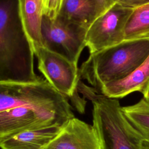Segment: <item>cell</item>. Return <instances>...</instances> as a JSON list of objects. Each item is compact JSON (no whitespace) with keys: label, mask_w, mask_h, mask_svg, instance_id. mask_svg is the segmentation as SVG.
<instances>
[{"label":"cell","mask_w":149,"mask_h":149,"mask_svg":"<svg viewBox=\"0 0 149 149\" xmlns=\"http://www.w3.org/2000/svg\"><path fill=\"white\" fill-rule=\"evenodd\" d=\"M63 125L24 130L0 141V148L1 149H46L59 133Z\"/></svg>","instance_id":"cell-10"},{"label":"cell","mask_w":149,"mask_h":149,"mask_svg":"<svg viewBox=\"0 0 149 149\" xmlns=\"http://www.w3.org/2000/svg\"><path fill=\"white\" fill-rule=\"evenodd\" d=\"M141 149H149V141L143 140L141 142Z\"/></svg>","instance_id":"cell-19"},{"label":"cell","mask_w":149,"mask_h":149,"mask_svg":"<svg viewBox=\"0 0 149 149\" xmlns=\"http://www.w3.org/2000/svg\"><path fill=\"white\" fill-rule=\"evenodd\" d=\"M122 111L144 140L149 141V101L143 98L133 105L122 107Z\"/></svg>","instance_id":"cell-14"},{"label":"cell","mask_w":149,"mask_h":149,"mask_svg":"<svg viewBox=\"0 0 149 149\" xmlns=\"http://www.w3.org/2000/svg\"><path fill=\"white\" fill-rule=\"evenodd\" d=\"M38 69L45 80L58 93L72 99L77 93L79 69L74 63L42 45L35 46Z\"/></svg>","instance_id":"cell-7"},{"label":"cell","mask_w":149,"mask_h":149,"mask_svg":"<svg viewBox=\"0 0 149 149\" xmlns=\"http://www.w3.org/2000/svg\"><path fill=\"white\" fill-rule=\"evenodd\" d=\"M143 95V98H144L146 100L149 101V83L147 86L146 88L144 90V91L142 93Z\"/></svg>","instance_id":"cell-18"},{"label":"cell","mask_w":149,"mask_h":149,"mask_svg":"<svg viewBox=\"0 0 149 149\" xmlns=\"http://www.w3.org/2000/svg\"><path fill=\"white\" fill-rule=\"evenodd\" d=\"M133 8L116 2L99 16L87 31L86 47L90 54L124 41L126 23Z\"/></svg>","instance_id":"cell-6"},{"label":"cell","mask_w":149,"mask_h":149,"mask_svg":"<svg viewBox=\"0 0 149 149\" xmlns=\"http://www.w3.org/2000/svg\"><path fill=\"white\" fill-rule=\"evenodd\" d=\"M22 22L33 48L42 45L41 26L44 16V0H18Z\"/></svg>","instance_id":"cell-12"},{"label":"cell","mask_w":149,"mask_h":149,"mask_svg":"<svg viewBox=\"0 0 149 149\" xmlns=\"http://www.w3.org/2000/svg\"><path fill=\"white\" fill-rule=\"evenodd\" d=\"M148 55L149 38L125 40L90 54L79 68L80 79L98 91L104 85L129 76Z\"/></svg>","instance_id":"cell-3"},{"label":"cell","mask_w":149,"mask_h":149,"mask_svg":"<svg viewBox=\"0 0 149 149\" xmlns=\"http://www.w3.org/2000/svg\"><path fill=\"white\" fill-rule=\"evenodd\" d=\"M99 4L102 13L118 2V0H96Z\"/></svg>","instance_id":"cell-17"},{"label":"cell","mask_w":149,"mask_h":149,"mask_svg":"<svg viewBox=\"0 0 149 149\" xmlns=\"http://www.w3.org/2000/svg\"><path fill=\"white\" fill-rule=\"evenodd\" d=\"M73 117L68 98L45 79L0 82V141L24 130L62 126Z\"/></svg>","instance_id":"cell-1"},{"label":"cell","mask_w":149,"mask_h":149,"mask_svg":"<svg viewBox=\"0 0 149 149\" xmlns=\"http://www.w3.org/2000/svg\"><path fill=\"white\" fill-rule=\"evenodd\" d=\"M34 55L18 0H0V82L30 83L41 80L34 71Z\"/></svg>","instance_id":"cell-2"},{"label":"cell","mask_w":149,"mask_h":149,"mask_svg":"<svg viewBox=\"0 0 149 149\" xmlns=\"http://www.w3.org/2000/svg\"><path fill=\"white\" fill-rule=\"evenodd\" d=\"M46 149H101L93 125L75 118L70 119Z\"/></svg>","instance_id":"cell-8"},{"label":"cell","mask_w":149,"mask_h":149,"mask_svg":"<svg viewBox=\"0 0 149 149\" xmlns=\"http://www.w3.org/2000/svg\"><path fill=\"white\" fill-rule=\"evenodd\" d=\"M149 38V3L136 8L126 23L125 39Z\"/></svg>","instance_id":"cell-13"},{"label":"cell","mask_w":149,"mask_h":149,"mask_svg":"<svg viewBox=\"0 0 149 149\" xmlns=\"http://www.w3.org/2000/svg\"><path fill=\"white\" fill-rule=\"evenodd\" d=\"M87 31L60 16L52 19L44 15L41 26L42 46L77 64L86 47Z\"/></svg>","instance_id":"cell-5"},{"label":"cell","mask_w":149,"mask_h":149,"mask_svg":"<svg viewBox=\"0 0 149 149\" xmlns=\"http://www.w3.org/2000/svg\"><path fill=\"white\" fill-rule=\"evenodd\" d=\"M149 83V55L132 73L125 78L107 83L97 91L112 98H123L139 91L142 93Z\"/></svg>","instance_id":"cell-9"},{"label":"cell","mask_w":149,"mask_h":149,"mask_svg":"<svg viewBox=\"0 0 149 149\" xmlns=\"http://www.w3.org/2000/svg\"><path fill=\"white\" fill-rule=\"evenodd\" d=\"M102 13L96 0H63L58 16L88 30Z\"/></svg>","instance_id":"cell-11"},{"label":"cell","mask_w":149,"mask_h":149,"mask_svg":"<svg viewBox=\"0 0 149 149\" xmlns=\"http://www.w3.org/2000/svg\"><path fill=\"white\" fill-rule=\"evenodd\" d=\"M63 0H44V15L54 19L58 16Z\"/></svg>","instance_id":"cell-15"},{"label":"cell","mask_w":149,"mask_h":149,"mask_svg":"<svg viewBox=\"0 0 149 149\" xmlns=\"http://www.w3.org/2000/svg\"><path fill=\"white\" fill-rule=\"evenodd\" d=\"M77 90L92 102L93 126L101 149H141L144 139L126 118L117 99L99 94L81 79Z\"/></svg>","instance_id":"cell-4"},{"label":"cell","mask_w":149,"mask_h":149,"mask_svg":"<svg viewBox=\"0 0 149 149\" xmlns=\"http://www.w3.org/2000/svg\"><path fill=\"white\" fill-rule=\"evenodd\" d=\"M121 5L131 8H136L149 3V0H118Z\"/></svg>","instance_id":"cell-16"}]
</instances>
